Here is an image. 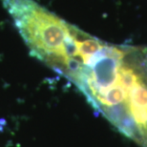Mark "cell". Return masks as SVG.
Returning a JSON list of instances; mask_svg holds the SVG:
<instances>
[{"label":"cell","mask_w":147,"mask_h":147,"mask_svg":"<svg viewBox=\"0 0 147 147\" xmlns=\"http://www.w3.org/2000/svg\"><path fill=\"white\" fill-rule=\"evenodd\" d=\"M55 71L120 133L147 147V48L105 42L72 24Z\"/></svg>","instance_id":"obj_1"}]
</instances>
